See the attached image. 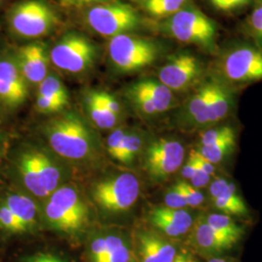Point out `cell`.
Returning a JSON list of instances; mask_svg holds the SVG:
<instances>
[{
	"label": "cell",
	"mask_w": 262,
	"mask_h": 262,
	"mask_svg": "<svg viewBox=\"0 0 262 262\" xmlns=\"http://www.w3.org/2000/svg\"><path fill=\"white\" fill-rule=\"evenodd\" d=\"M163 30L180 42L206 51L215 48L217 28L215 21L194 6H185L169 17L163 24Z\"/></svg>",
	"instance_id": "6da1fadb"
},
{
	"label": "cell",
	"mask_w": 262,
	"mask_h": 262,
	"mask_svg": "<svg viewBox=\"0 0 262 262\" xmlns=\"http://www.w3.org/2000/svg\"><path fill=\"white\" fill-rule=\"evenodd\" d=\"M46 135L52 149L66 159H84L92 150L90 132L75 115H64L49 122Z\"/></svg>",
	"instance_id": "7a4b0ae2"
},
{
	"label": "cell",
	"mask_w": 262,
	"mask_h": 262,
	"mask_svg": "<svg viewBox=\"0 0 262 262\" xmlns=\"http://www.w3.org/2000/svg\"><path fill=\"white\" fill-rule=\"evenodd\" d=\"M158 56V45L145 38L122 34L109 42L110 59L122 72H133L150 66Z\"/></svg>",
	"instance_id": "3957f363"
},
{
	"label": "cell",
	"mask_w": 262,
	"mask_h": 262,
	"mask_svg": "<svg viewBox=\"0 0 262 262\" xmlns=\"http://www.w3.org/2000/svg\"><path fill=\"white\" fill-rule=\"evenodd\" d=\"M86 20L95 32L109 37L128 34L139 28L141 24L136 10L121 2L94 6L88 12Z\"/></svg>",
	"instance_id": "277c9868"
},
{
	"label": "cell",
	"mask_w": 262,
	"mask_h": 262,
	"mask_svg": "<svg viewBox=\"0 0 262 262\" xmlns=\"http://www.w3.org/2000/svg\"><path fill=\"white\" fill-rule=\"evenodd\" d=\"M13 31L23 37L45 35L57 24L56 13L41 0H25L15 5L9 14Z\"/></svg>",
	"instance_id": "5b68a950"
},
{
	"label": "cell",
	"mask_w": 262,
	"mask_h": 262,
	"mask_svg": "<svg viewBox=\"0 0 262 262\" xmlns=\"http://www.w3.org/2000/svg\"><path fill=\"white\" fill-rule=\"evenodd\" d=\"M217 68L229 83L262 81V50L249 45L233 48L221 58Z\"/></svg>",
	"instance_id": "8992f818"
},
{
	"label": "cell",
	"mask_w": 262,
	"mask_h": 262,
	"mask_svg": "<svg viewBox=\"0 0 262 262\" xmlns=\"http://www.w3.org/2000/svg\"><path fill=\"white\" fill-rule=\"evenodd\" d=\"M97 55L96 46L77 33L66 34L51 52L53 63L70 73H81L93 66Z\"/></svg>",
	"instance_id": "52a82bcc"
},
{
	"label": "cell",
	"mask_w": 262,
	"mask_h": 262,
	"mask_svg": "<svg viewBox=\"0 0 262 262\" xmlns=\"http://www.w3.org/2000/svg\"><path fill=\"white\" fill-rule=\"evenodd\" d=\"M139 193V181L129 173L98 183L93 192L96 203L110 212L128 210L138 199Z\"/></svg>",
	"instance_id": "ba28073f"
},
{
	"label": "cell",
	"mask_w": 262,
	"mask_h": 262,
	"mask_svg": "<svg viewBox=\"0 0 262 262\" xmlns=\"http://www.w3.org/2000/svg\"><path fill=\"white\" fill-rule=\"evenodd\" d=\"M185 159V147L181 142L160 138L151 142L145 154V167L154 181H163L177 172Z\"/></svg>",
	"instance_id": "9c48e42d"
},
{
	"label": "cell",
	"mask_w": 262,
	"mask_h": 262,
	"mask_svg": "<svg viewBox=\"0 0 262 262\" xmlns=\"http://www.w3.org/2000/svg\"><path fill=\"white\" fill-rule=\"evenodd\" d=\"M202 73L203 66L196 56L189 53H179L169 57L160 68L159 81L171 92H180L195 84Z\"/></svg>",
	"instance_id": "30bf717a"
},
{
	"label": "cell",
	"mask_w": 262,
	"mask_h": 262,
	"mask_svg": "<svg viewBox=\"0 0 262 262\" xmlns=\"http://www.w3.org/2000/svg\"><path fill=\"white\" fill-rule=\"evenodd\" d=\"M28 95L26 79L17 62L10 58L0 59V99L15 107L23 103Z\"/></svg>",
	"instance_id": "8fae6325"
},
{
	"label": "cell",
	"mask_w": 262,
	"mask_h": 262,
	"mask_svg": "<svg viewBox=\"0 0 262 262\" xmlns=\"http://www.w3.org/2000/svg\"><path fill=\"white\" fill-rule=\"evenodd\" d=\"M17 64L28 82L40 84L47 77L48 53L41 43H29L18 50Z\"/></svg>",
	"instance_id": "7c38bea8"
},
{
	"label": "cell",
	"mask_w": 262,
	"mask_h": 262,
	"mask_svg": "<svg viewBox=\"0 0 262 262\" xmlns=\"http://www.w3.org/2000/svg\"><path fill=\"white\" fill-rule=\"evenodd\" d=\"M150 224L168 237L187 234L193 225V217L185 209H171L161 206L150 211Z\"/></svg>",
	"instance_id": "4fadbf2b"
},
{
	"label": "cell",
	"mask_w": 262,
	"mask_h": 262,
	"mask_svg": "<svg viewBox=\"0 0 262 262\" xmlns=\"http://www.w3.org/2000/svg\"><path fill=\"white\" fill-rule=\"evenodd\" d=\"M232 92L224 83L216 81L214 93L206 109L197 117L192 124L197 126H208L217 123L228 116L232 109Z\"/></svg>",
	"instance_id": "5bb4252c"
},
{
	"label": "cell",
	"mask_w": 262,
	"mask_h": 262,
	"mask_svg": "<svg viewBox=\"0 0 262 262\" xmlns=\"http://www.w3.org/2000/svg\"><path fill=\"white\" fill-rule=\"evenodd\" d=\"M141 262H173L177 249L157 233L144 231L138 236Z\"/></svg>",
	"instance_id": "9a60e30c"
},
{
	"label": "cell",
	"mask_w": 262,
	"mask_h": 262,
	"mask_svg": "<svg viewBox=\"0 0 262 262\" xmlns=\"http://www.w3.org/2000/svg\"><path fill=\"white\" fill-rule=\"evenodd\" d=\"M190 229V242L199 253L216 255L231 250L207 224L205 215L197 217Z\"/></svg>",
	"instance_id": "2e32d148"
},
{
	"label": "cell",
	"mask_w": 262,
	"mask_h": 262,
	"mask_svg": "<svg viewBox=\"0 0 262 262\" xmlns=\"http://www.w3.org/2000/svg\"><path fill=\"white\" fill-rule=\"evenodd\" d=\"M49 201L63 209L80 225L84 226L88 220L89 211L74 187L66 186L56 188Z\"/></svg>",
	"instance_id": "e0dca14e"
},
{
	"label": "cell",
	"mask_w": 262,
	"mask_h": 262,
	"mask_svg": "<svg viewBox=\"0 0 262 262\" xmlns=\"http://www.w3.org/2000/svg\"><path fill=\"white\" fill-rule=\"evenodd\" d=\"M207 224L214 230L227 246L232 249L236 244L240 242L245 235L243 225H239L233 216L214 213L205 215Z\"/></svg>",
	"instance_id": "ac0fdd59"
},
{
	"label": "cell",
	"mask_w": 262,
	"mask_h": 262,
	"mask_svg": "<svg viewBox=\"0 0 262 262\" xmlns=\"http://www.w3.org/2000/svg\"><path fill=\"white\" fill-rule=\"evenodd\" d=\"M19 167L23 182L31 193L38 197L49 195L40 177L36 150H28L24 152L19 159Z\"/></svg>",
	"instance_id": "d6986e66"
},
{
	"label": "cell",
	"mask_w": 262,
	"mask_h": 262,
	"mask_svg": "<svg viewBox=\"0 0 262 262\" xmlns=\"http://www.w3.org/2000/svg\"><path fill=\"white\" fill-rule=\"evenodd\" d=\"M132 85L150 98L159 114L165 112L172 107L174 100L172 92L159 81L143 80Z\"/></svg>",
	"instance_id": "ffe728a7"
},
{
	"label": "cell",
	"mask_w": 262,
	"mask_h": 262,
	"mask_svg": "<svg viewBox=\"0 0 262 262\" xmlns=\"http://www.w3.org/2000/svg\"><path fill=\"white\" fill-rule=\"evenodd\" d=\"M212 204L221 214L230 216H247L249 215L247 204L243 197L237 192L236 186L232 182L224 193L212 201Z\"/></svg>",
	"instance_id": "44dd1931"
},
{
	"label": "cell",
	"mask_w": 262,
	"mask_h": 262,
	"mask_svg": "<svg viewBox=\"0 0 262 262\" xmlns=\"http://www.w3.org/2000/svg\"><path fill=\"white\" fill-rule=\"evenodd\" d=\"M4 204L28 229L34 225L37 209L35 203L29 197L19 193H12L7 196Z\"/></svg>",
	"instance_id": "7402d4cb"
},
{
	"label": "cell",
	"mask_w": 262,
	"mask_h": 262,
	"mask_svg": "<svg viewBox=\"0 0 262 262\" xmlns=\"http://www.w3.org/2000/svg\"><path fill=\"white\" fill-rule=\"evenodd\" d=\"M216 80H209L204 84H201L196 93L193 94L187 101L186 106V116L189 122H194L197 117L206 109L212 94L215 90Z\"/></svg>",
	"instance_id": "603a6c76"
},
{
	"label": "cell",
	"mask_w": 262,
	"mask_h": 262,
	"mask_svg": "<svg viewBox=\"0 0 262 262\" xmlns=\"http://www.w3.org/2000/svg\"><path fill=\"white\" fill-rule=\"evenodd\" d=\"M236 134L225 137L210 146H198L196 150L205 159L213 163L219 164L228 157L236 148Z\"/></svg>",
	"instance_id": "cb8c5ba5"
},
{
	"label": "cell",
	"mask_w": 262,
	"mask_h": 262,
	"mask_svg": "<svg viewBox=\"0 0 262 262\" xmlns=\"http://www.w3.org/2000/svg\"><path fill=\"white\" fill-rule=\"evenodd\" d=\"M85 107L92 121L99 128L108 129L112 128L116 124L118 117L107 110L102 104L95 97L94 92H90L85 97Z\"/></svg>",
	"instance_id": "d4e9b609"
},
{
	"label": "cell",
	"mask_w": 262,
	"mask_h": 262,
	"mask_svg": "<svg viewBox=\"0 0 262 262\" xmlns=\"http://www.w3.org/2000/svg\"><path fill=\"white\" fill-rule=\"evenodd\" d=\"M36 159L42 184L48 194H51L56 190L60 182V170L53 162L52 159H49L45 154L41 151L36 150Z\"/></svg>",
	"instance_id": "484cf974"
},
{
	"label": "cell",
	"mask_w": 262,
	"mask_h": 262,
	"mask_svg": "<svg viewBox=\"0 0 262 262\" xmlns=\"http://www.w3.org/2000/svg\"><path fill=\"white\" fill-rule=\"evenodd\" d=\"M45 213L48 222L58 230L72 233L83 227L63 209L51 201L48 202Z\"/></svg>",
	"instance_id": "4316f807"
},
{
	"label": "cell",
	"mask_w": 262,
	"mask_h": 262,
	"mask_svg": "<svg viewBox=\"0 0 262 262\" xmlns=\"http://www.w3.org/2000/svg\"><path fill=\"white\" fill-rule=\"evenodd\" d=\"M187 0H146L145 8L151 16L171 17L187 6Z\"/></svg>",
	"instance_id": "83f0119b"
},
{
	"label": "cell",
	"mask_w": 262,
	"mask_h": 262,
	"mask_svg": "<svg viewBox=\"0 0 262 262\" xmlns=\"http://www.w3.org/2000/svg\"><path fill=\"white\" fill-rule=\"evenodd\" d=\"M39 94L55 99L63 105H66L68 102V94L66 86L56 76H47L40 83Z\"/></svg>",
	"instance_id": "f1b7e54d"
},
{
	"label": "cell",
	"mask_w": 262,
	"mask_h": 262,
	"mask_svg": "<svg viewBox=\"0 0 262 262\" xmlns=\"http://www.w3.org/2000/svg\"><path fill=\"white\" fill-rule=\"evenodd\" d=\"M141 147L142 140L139 135L135 133H125L122 150L118 160L124 164H130L137 156V154L140 151Z\"/></svg>",
	"instance_id": "f546056e"
},
{
	"label": "cell",
	"mask_w": 262,
	"mask_h": 262,
	"mask_svg": "<svg viewBox=\"0 0 262 262\" xmlns=\"http://www.w3.org/2000/svg\"><path fill=\"white\" fill-rule=\"evenodd\" d=\"M0 227L12 233H20L28 230L4 202L0 204Z\"/></svg>",
	"instance_id": "4dcf8cb0"
},
{
	"label": "cell",
	"mask_w": 262,
	"mask_h": 262,
	"mask_svg": "<svg viewBox=\"0 0 262 262\" xmlns=\"http://www.w3.org/2000/svg\"><path fill=\"white\" fill-rule=\"evenodd\" d=\"M233 134H236L234 128L228 125H223V126H217V127L207 129L200 136L199 146L213 145L217 141L222 140L225 137L231 136Z\"/></svg>",
	"instance_id": "1f68e13d"
},
{
	"label": "cell",
	"mask_w": 262,
	"mask_h": 262,
	"mask_svg": "<svg viewBox=\"0 0 262 262\" xmlns=\"http://www.w3.org/2000/svg\"><path fill=\"white\" fill-rule=\"evenodd\" d=\"M128 96L130 98L131 101L136 106V108L140 112L148 115V116H152L156 114H159L156 106L150 101V98L147 97L144 94H142L140 91L135 89L133 85H131L128 90Z\"/></svg>",
	"instance_id": "d6a6232c"
},
{
	"label": "cell",
	"mask_w": 262,
	"mask_h": 262,
	"mask_svg": "<svg viewBox=\"0 0 262 262\" xmlns=\"http://www.w3.org/2000/svg\"><path fill=\"white\" fill-rule=\"evenodd\" d=\"M182 194L185 197L187 201V206L197 208L200 207L205 200L204 194L196 187L191 186L190 184L187 183L186 181H180L177 184H175Z\"/></svg>",
	"instance_id": "836d02e7"
},
{
	"label": "cell",
	"mask_w": 262,
	"mask_h": 262,
	"mask_svg": "<svg viewBox=\"0 0 262 262\" xmlns=\"http://www.w3.org/2000/svg\"><path fill=\"white\" fill-rule=\"evenodd\" d=\"M165 207L171 209H185L187 207V201L176 185L169 189L164 195Z\"/></svg>",
	"instance_id": "e575fe53"
},
{
	"label": "cell",
	"mask_w": 262,
	"mask_h": 262,
	"mask_svg": "<svg viewBox=\"0 0 262 262\" xmlns=\"http://www.w3.org/2000/svg\"><path fill=\"white\" fill-rule=\"evenodd\" d=\"M215 9L221 12H234L242 9L251 0H209Z\"/></svg>",
	"instance_id": "d590c367"
},
{
	"label": "cell",
	"mask_w": 262,
	"mask_h": 262,
	"mask_svg": "<svg viewBox=\"0 0 262 262\" xmlns=\"http://www.w3.org/2000/svg\"><path fill=\"white\" fill-rule=\"evenodd\" d=\"M125 136V132L122 129L114 131L108 138V151L113 159H119L120 152L122 150V143Z\"/></svg>",
	"instance_id": "8d00e7d4"
},
{
	"label": "cell",
	"mask_w": 262,
	"mask_h": 262,
	"mask_svg": "<svg viewBox=\"0 0 262 262\" xmlns=\"http://www.w3.org/2000/svg\"><path fill=\"white\" fill-rule=\"evenodd\" d=\"M94 94L95 97L97 98V100L102 104L107 110H109L116 117H119L121 112V107L119 102L117 101V99L113 95L106 92H98V91H95Z\"/></svg>",
	"instance_id": "74e56055"
},
{
	"label": "cell",
	"mask_w": 262,
	"mask_h": 262,
	"mask_svg": "<svg viewBox=\"0 0 262 262\" xmlns=\"http://www.w3.org/2000/svg\"><path fill=\"white\" fill-rule=\"evenodd\" d=\"M249 26L253 35L262 44V4L253 10L249 19Z\"/></svg>",
	"instance_id": "f35d334b"
},
{
	"label": "cell",
	"mask_w": 262,
	"mask_h": 262,
	"mask_svg": "<svg viewBox=\"0 0 262 262\" xmlns=\"http://www.w3.org/2000/svg\"><path fill=\"white\" fill-rule=\"evenodd\" d=\"M36 104H37L38 110L40 112L46 113V114L58 112L66 106L55 99H52L50 97L41 95V94H38Z\"/></svg>",
	"instance_id": "ab89813d"
},
{
	"label": "cell",
	"mask_w": 262,
	"mask_h": 262,
	"mask_svg": "<svg viewBox=\"0 0 262 262\" xmlns=\"http://www.w3.org/2000/svg\"><path fill=\"white\" fill-rule=\"evenodd\" d=\"M192 154H193L194 160H195V170H194L193 176L190 179V182H191L190 185L194 187H196L198 189H200V188L207 187L211 183L212 177L209 176L206 172L199 166L196 159H195L193 150H192Z\"/></svg>",
	"instance_id": "60d3db41"
},
{
	"label": "cell",
	"mask_w": 262,
	"mask_h": 262,
	"mask_svg": "<svg viewBox=\"0 0 262 262\" xmlns=\"http://www.w3.org/2000/svg\"><path fill=\"white\" fill-rule=\"evenodd\" d=\"M230 183L231 182H229L225 177H215L213 181H211V183L209 184V195L211 202L220 196L222 193H224Z\"/></svg>",
	"instance_id": "b9f144b4"
},
{
	"label": "cell",
	"mask_w": 262,
	"mask_h": 262,
	"mask_svg": "<svg viewBox=\"0 0 262 262\" xmlns=\"http://www.w3.org/2000/svg\"><path fill=\"white\" fill-rule=\"evenodd\" d=\"M130 251L126 244L114 250L102 262H130Z\"/></svg>",
	"instance_id": "7bdbcfd3"
},
{
	"label": "cell",
	"mask_w": 262,
	"mask_h": 262,
	"mask_svg": "<svg viewBox=\"0 0 262 262\" xmlns=\"http://www.w3.org/2000/svg\"><path fill=\"white\" fill-rule=\"evenodd\" d=\"M23 262H66L60 257L52 253H38L28 255L23 259Z\"/></svg>",
	"instance_id": "ee69618b"
},
{
	"label": "cell",
	"mask_w": 262,
	"mask_h": 262,
	"mask_svg": "<svg viewBox=\"0 0 262 262\" xmlns=\"http://www.w3.org/2000/svg\"><path fill=\"white\" fill-rule=\"evenodd\" d=\"M194 151V156L196 159L197 162L199 164V166L203 169L207 174L211 177H215V167L213 163H211L210 161H208L205 158H203L196 150H193Z\"/></svg>",
	"instance_id": "f6af8a7d"
},
{
	"label": "cell",
	"mask_w": 262,
	"mask_h": 262,
	"mask_svg": "<svg viewBox=\"0 0 262 262\" xmlns=\"http://www.w3.org/2000/svg\"><path fill=\"white\" fill-rule=\"evenodd\" d=\"M195 170V160H194V157L192 154V150L190 151L188 158H187V161L184 165V167L182 169V176L185 180H190L191 177L193 176Z\"/></svg>",
	"instance_id": "bcb514c9"
},
{
	"label": "cell",
	"mask_w": 262,
	"mask_h": 262,
	"mask_svg": "<svg viewBox=\"0 0 262 262\" xmlns=\"http://www.w3.org/2000/svg\"><path fill=\"white\" fill-rule=\"evenodd\" d=\"M60 1L64 6H82V5L99 2L101 0H60Z\"/></svg>",
	"instance_id": "7dc6e473"
},
{
	"label": "cell",
	"mask_w": 262,
	"mask_h": 262,
	"mask_svg": "<svg viewBox=\"0 0 262 262\" xmlns=\"http://www.w3.org/2000/svg\"><path fill=\"white\" fill-rule=\"evenodd\" d=\"M173 262H196V260L190 253L182 252V253H177Z\"/></svg>",
	"instance_id": "c3c4849f"
},
{
	"label": "cell",
	"mask_w": 262,
	"mask_h": 262,
	"mask_svg": "<svg viewBox=\"0 0 262 262\" xmlns=\"http://www.w3.org/2000/svg\"><path fill=\"white\" fill-rule=\"evenodd\" d=\"M208 262H230L228 261V260H226V259H224V258H212V259H210Z\"/></svg>",
	"instance_id": "681fc988"
},
{
	"label": "cell",
	"mask_w": 262,
	"mask_h": 262,
	"mask_svg": "<svg viewBox=\"0 0 262 262\" xmlns=\"http://www.w3.org/2000/svg\"><path fill=\"white\" fill-rule=\"evenodd\" d=\"M0 1H1V0H0Z\"/></svg>",
	"instance_id": "f907efd6"
}]
</instances>
